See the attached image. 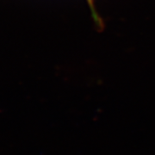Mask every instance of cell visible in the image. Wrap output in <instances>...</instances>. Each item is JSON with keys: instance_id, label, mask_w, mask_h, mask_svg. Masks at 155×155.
Masks as SVG:
<instances>
[{"instance_id": "1", "label": "cell", "mask_w": 155, "mask_h": 155, "mask_svg": "<svg viewBox=\"0 0 155 155\" xmlns=\"http://www.w3.org/2000/svg\"><path fill=\"white\" fill-rule=\"evenodd\" d=\"M88 1V3L91 5L92 6V5H93V0H87Z\"/></svg>"}]
</instances>
